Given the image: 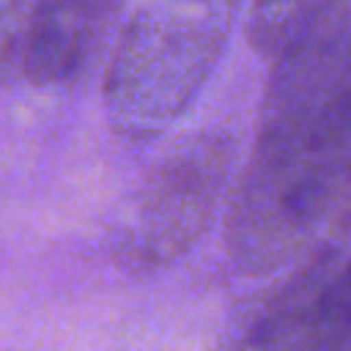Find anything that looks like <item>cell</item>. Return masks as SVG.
Returning a JSON list of instances; mask_svg holds the SVG:
<instances>
[{
    "mask_svg": "<svg viewBox=\"0 0 351 351\" xmlns=\"http://www.w3.org/2000/svg\"><path fill=\"white\" fill-rule=\"evenodd\" d=\"M351 154L348 0L271 58L255 137L228 189L225 255L266 277L304 255L346 208Z\"/></svg>",
    "mask_w": 351,
    "mask_h": 351,
    "instance_id": "obj_1",
    "label": "cell"
},
{
    "mask_svg": "<svg viewBox=\"0 0 351 351\" xmlns=\"http://www.w3.org/2000/svg\"><path fill=\"white\" fill-rule=\"evenodd\" d=\"M244 0H129L107 58L101 99L112 129L145 143L197 99Z\"/></svg>",
    "mask_w": 351,
    "mask_h": 351,
    "instance_id": "obj_2",
    "label": "cell"
},
{
    "mask_svg": "<svg viewBox=\"0 0 351 351\" xmlns=\"http://www.w3.org/2000/svg\"><path fill=\"white\" fill-rule=\"evenodd\" d=\"M236 145L230 129H206L167 151L118 214L112 261L129 271H156L181 261L228 197Z\"/></svg>",
    "mask_w": 351,
    "mask_h": 351,
    "instance_id": "obj_3",
    "label": "cell"
},
{
    "mask_svg": "<svg viewBox=\"0 0 351 351\" xmlns=\"http://www.w3.org/2000/svg\"><path fill=\"white\" fill-rule=\"evenodd\" d=\"M274 288L247 313L233 337L239 348L348 351L351 285H348V208L293 263Z\"/></svg>",
    "mask_w": 351,
    "mask_h": 351,
    "instance_id": "obj_4",
    "label": "cell"
},
{
    "mask_svg": "<svg viewBox=\"0 0 351 351\" xmlns=\"http://www.w3.org/2000/svg\"><path fill=\"white\" fill-rule=\"evenodd\" d=\"M115 0H36L22 80L52 88L80 77L90 60Z\"/></svg>",
    "mask_w": 351,
    "mask_h": 351,
    "instance_id": "obj_5",
    "label": "cell"
},
{
    "mask_svg": "<svg viewBox=\"0 0 351 351\" xmlns=\"http://www.w3.org/2000/svg\"><path fill=\"white\" fill-rule=\"evenodd\" d=\"M335 0H250L244 33L255 55L271 60L296 41Z\"/></svg>",
    "mask_w": 351,
    "mask_h": 351,
    "instance_id": "obj_6",
    "label": "cell"
}]
</instances>
